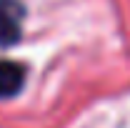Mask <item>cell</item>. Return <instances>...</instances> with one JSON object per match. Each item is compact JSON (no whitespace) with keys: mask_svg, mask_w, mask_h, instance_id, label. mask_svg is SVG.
Instances as JSON below:
<instances>
[{"mask_svg":"<svg viewBox=\"0 0 130 128\" xmlns=\"http://www.w3.org/2000/svg\"><path fill=\"white\" fill-rule=\"evenodd\" d=\"M25 8L20 0H0V45H15L23 33Z\"/></svg>","mask_w":130,"mask_h":128,"instance_id":"6da1fadb","label":"cell"},{"mask_svg":"<svg viewBox=\"0 0 130 128\" xmlns=\"http://www.w3.org/2000/svg\"><path fill=\"white\" fill-rule=\"evenodd\" d=\"M25 70L20 63L13 60H0V98H13L23 91Z\"/></svg>","mask_w":130,"mask_h":128,"instance_id":"7a4b0ae2","label":"cell"}]
</instances>
